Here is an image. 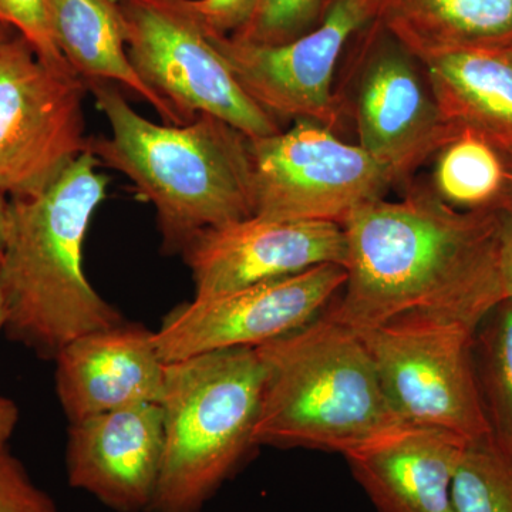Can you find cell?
Returning <instances> with one entry per match:
<instances>
[{
    "mask_svg": "<svg viewBox=\"0 0 512 512\" xmlns=\"http://www.w3.org/2000/svg\"><path fill=\"white\" fill-rule=\"evenodd\" d=\"M262 386L252 348L167 363L163 463L150 512H201L255 447Z\"/></svg>",
    "mask_w": 512,
    "mask_h": 512,
    "instance_id": "obj_5",
    "label": "cell"
},
{
    "mask_svg": "<svg viewBox=\"0 0 512 512\" xmlns=\"http://www.w3.org/2000/svg\"><path fill=\"white\" fill-rule=\"evenodd\" d=\"M379 0H333L316 28L282 45L244 42L208 29L245 93L274 119L335 128L340 101L333 80L355 33L375 22Z\"/></svg>",
    "mask_w": 512,
    "mask_h": 512,
    "instance_id": "obj_10",
    "label": "cell"
},
{
    "mask_svg": "<svg viewBox=\"0 0 512 512\" xmlns=\"http://www.w3.org/2000/svg\"><path fill=\"white\" fill-rule=\"evenodd\" d=\"M332 2H333V0H325V9L328 8L330 3H332Z\"/></svg>",
    "mask_w": 512,
    "mask_h": 512,
    "instance_id": "obj_32",
    "label": "cell"
},
{
    "mask_svg": "<svg viewBox=\"0 0 512 512\" xmlns=\"http://www.w3.org/2000/svg\"><path fill=\"white\" fill-rule=\"evenodd\" d=\"M508 170H510V180H508L507 190H505L503 202H501L500 208L511 207L512 205V157L507 158ZM498 208V210H500Z\"/></svg>",
    "mask_w": 512,
    "mask_h": 512,
    "instance_id": "obj_31",
    "label": "cell"
},
{
    "mask_svg": "<svg viewBox=\"0 0 512 512\" xmlns=\"http://www.w3.org/2000/svg\"><path fill=\"white\" fill-rule=\"evenodd\" d=\"M420 63L448 123L512 157V50H453Z\"/></svg>",
    "mask_w": 512,
    "mask_h": 512,
    "instance_id": "obj_17",
    "label": "cell"
},
{
    "mask_svg": "<svg viewBox=\"0 0 512 512\" xmlns=\"http://www.w3.org/2000/svg\"><path fill=\"white\" fill-rule=\"evenodd\" d=\"M255 349L264 367L255 447L346 457L409 426L384 392L359 333L325 312Z\"/></svg>",
    "mask_w": 512,
    "mask_h": 512,
    "instance_id": "obj_4",
    "label": "cell"
},
{
    "mask_svg": "<svg viewBox=\"0 0 512 512\" xmlns=\"http://www.w3.org/2000/svg\"><path fill=\"white\" fill-rule=\"evenodd\" d=\"M346 269L326 264L301 274L173 309L154 332L165 363L217 350L258 348L308 325L328 309L345 285Z\"/></svg>",
    "mask_w": 512,
    "mask_h": 512,
    "instance_id": "obj_11",
    "label": "cell"
},
{
    "mask_svg": "<svg viewBox=\"0 0 512 512\" xmlns=\"http://www.w3.org/2000/svg\"><path fill=\"white\" fill-rule=\"evenodd\" d=\"M375 22L419 62L512 46V0H379Z\"/></svg>",
    "mask_w": 512,
    "mask_h": 512,
    "instance_id": "obj_18",
    "label": "cell"
},
{
    "mask_svg": "<svg viewBox=\"0 0 512 512\" xmlns=\"http://www.w3.org/2000/svg\"><path fill=\"white\" fill-rule=\"evenodd\" d=\"M348 264L342 295L326 315L355 330L404 316L476 329L505 298L497 211H460L426 185L379 200L343 224Z\"/></svg>",
    "mask_w": 512,
    "mask_h": 512,
    "instance_id": "obj_1",
    "label": "cell"
},
{
    "mask_svg": "<svg viewBox=\"0 0 512 512\" xmlns=\"http://www.w3.org/2000/svg\"><path fill=\"white\" fill-rule=\"evenodd\" d=\"M56 393L69 423L143 403H160L165 366L153 330L123 322L64 346Z\"/></svg>",
    "mask_w": 512,
    "mask_h": 512,
    "instance_id": "obj_15",
    "label": "cell"
},
{
    "mask_svg": "<svg viewBox=\"0 0 512 512\" xmlns=\"http://www.w3.org/2000/svg\"><path fill=\"white\" fill-rule=\"evenodd\" d=\"M497 211L498 265L505 298H512V205Z\"/></svg>",
    "mask_w": 512,
    "mask_h": 512,
    "instance_id": "obj_27",
    "label": "cell"
},
{
    "mask_svg": "<svg viewBox=\"0 0 512 512\" xmlns=\"http://www.w3.org/2000/svg\"><path fill=\"white\" fill-rule=\"evenodd\" d=\"M508 49H511V50H512V46H511V47H508Z\"/></svg>",
    "mask_w": 512,
    "mask_h": 512,
    "instance_id": "obj_33",
    "label": "cell"
},
{
    "mask_svg": "<svg viewBox=\"0 0 512 512\" xmlns=\"http://www.w3.org/2000/svg\"><path fill=\"white\" fill-rule=\"evenodd\" d=\"M0 333H3V308L0 299ZM19 407L9 397L0 394V451L9 448V441L19 423Z\"/></svg>",
    "mask_w": 512,
    "mask_h": 512,
    "instance_id": "obj_28",
    "label": "cell"
},
{
    "mask_svg": "<svg viewBox=\"0 0 512 512\" xmlns=\"http://www.w3.org/2000/svg\"><path fill=\"white\" fill-rule=\"evenodd\" d=\"M0 22L25 37L47 67L57 72L74 73L53 37L49 0H0Z\"/></svg>",
    "mask_w": 512,
    "mask_h": 512,
    "instance_id": "obj_24",
    "label": "cell"
},
{
    "mask_svg": "<svg viewBox=\"0 0 512 512\" xmlns=\"http://www.w3.org/2000/svg\"><path fill=\"white\" fill-rule=\"evenodd\" d=\"M190 268L194 298H210L301 274L315 266L346 268L342 225L249 217L208 228L181 252Z\"/></svg>",
    "mask_w": 512,
    "mask_h": 512,
    "instance_id": "obj_12",
    "label": "cell"
},
{
    "mask_svg": "<svg viewBox=\"0 0 512 512\" xmlns=\"http://www.w3.org/2000/svg\"><path fill=\"white\" fill-rule=\"evenodd\" d=\"M323 13L325 0H255L247 22L231 36L255 45H282L316 28Z\"/></svg>",
    "mask_w": 512,
    "mask_h": 512,
    "instance_id": "obj_23",
    "label": "cell"
},
{
    "mask_svg": "<svg viewBox=\"0 0 512 512\" xmlns=\"http://www.w3.org/2000/svg\"><path fill=\"white\" fill-rule=\"evenodd\" d=\"M15 33H13V29L10 28L6 23L0 22V55H2L3 49H5L6 45L10 42V40L15 37Z\"/></svg>",
    "mask_w": 512,
    "mask_h": 512,
    "instance_id": "obj_30",
    "label": "cell"
},
{
    "mask_svg": "<svg viewBox=\"0 0 512 512\" xmlns=\"http://www.w3.org/2000/svg\"><path fill=\"white\" fill-rule=\"evenodd\" d=\"M359 335L404 423L448 431L468 443L491 437L474 357L476 329L412 315Z\"/></svg>",
    "mask_w": 512,
    "mask_h": 512,
    "instance_id": "obj_6",
    "label": "cell"
},
{
    "mask_svg": "<svg viewBox=\"0 0 512 512\" xmlns=\"http://www.w3.org/2000/svg\"><path fill=\"white\" fill-rule=\"evenodd\" d=\"M92 153L73 161L45 191L10 198L0 264L3 335L43 359L87 333L126 322L83 269V247L107 177Z\"/></svg>",
    "mask_w": 512,
    "mask_h": 512,
    "instance_id": "obj_2",
    "label": "cell"
},
{
    "mask_svg": "<svg viewBox=\"0 0 512 512\" xmlns=\"http://www.w3.org/2000/svg\"><path fill=\"white\" fill-rule=\"evenodd\" d=\"M355 117L359 146L396 184L409 181L460 131L441 113L419 60L392 37L363 66Z\"/></svg>",
    "mask_w": 512,
    "mask_h": 512,
    "instance_id": "obj_13",
    "label": "cell"
},
{
    "mask_svg": "<svg viewBox=\"0 0 512 512\" xmlns=\"http://www.w3.org/2000/svg\"><path fill=\"white\" fill-rule=\"evenodd\" d=\"M204 25L214 32H237L247 22L255 0H191Z\"/></svg>",
    "mask_w": 512,
    "mask_h": 512,
    "instance_id": "obj_26",
    "label": "cell"
},
{
    "mask_svg": "<svg viewBox=\"0 0 512 512\" xmlns=\"http://www.w3.org/2000/svg\"><path fill=\"white\" fill-rule=\"evenodd\" d=\"M0 512H63L9 448L0 451Z\"/></svg>",
    "mask_w": 512,
    "mask_h": 512,
    "instance_id": "obj_25",
    "label": "cell"
},
{
    "mask_svg": "<svg viewBox=\"0 0 512 512\" xmlns=\"http://www.w3.org/2000/svg\"><path fill=\"white\" fill-rule=\"evenodd\" d=\"M468 441L444 430L404 426L346 456L379 512H453L451 487Z\"/></svg>",
    "mask_w": 512,
    "mask_h": 512,
    "instance_id": "obj_16",
    "label": "cell"
},
{
    "mask_svg": "<svg viewBox=\"0 0 512 512\" xmlns=\"http://www.w3.org/2000/svg\"><path fill=\"white\" fill-rule=\"evenodd\" d=\"M474 357L491 437L512 451V298L498 303L478 326Z\"/></svg>",
    "mask_w": 512,
    "mask_h": 512,
    "instance_id": "obj_21",
    "label": "cell"
},
{
    "mask_svg": "<svg viewBox=\"0 0 512 512\" xmlns=\"http://www.w3.org/2000/svg\"><path fill=\"white\" fill-rule=\"evenodd\" d=\"M453 512H512V451L493 437L470 441L451 487Z\"/></svg>",
    "mask_w": 512,
    "mask_h": 512,
    "instance_id": "obj_22",
    "label": "cell"
},
{
    "mask_svg": "<svg viewBox=\"0 0 512 512\" xmlns=\"http://www.w3.org/2000/svg\"><path fill=\"white\" fill-rule=\"evenodd\" d=\"M49 6L56 45L84 83L101 80L127 87L150 104L163 123L187 124L134 69L117 0H49Z\"/></svg>",
    "mask_w": 512,
    "mask_h": 512,
    "instance_id": "obj_19",
    "label": "cell"
},
{
    "mask_svg": "<svg viewBox=\"0 0 512 512\" xmlns=\"http://www.w3.org/2000/svg\"><path fill=\"white\" fill-rule=\"evenodd\" d=\"M8 195L0 191V264L5 254L6 238H8L9 200Z\"/></svg>",
    "mask_w": 512,
    "mask_h": 512,
    "instance_id": "obj_29",
    "label": "cell"
},
{
    "mask_svg": "<svg viewBox=\"0 0 512 512\" xmlns=\"http://www.w3.org/2000/svg\"><path fill=\"white\" fill-rule=\"evenodd\" d=\"M119 5L134 69L185 123L207 113L249 138L282 131L235 79L191 0H120Z\"/></svg>",
    "mask_w": 512,
    "mask_h": 512,
    "instance_id": "obj_7",
    "label": "cell"
},
{
    "mask_svg": "<svg viewBox=\"0 0 512 512\" xmlns=\"http://www.w3.org/2000/svg\"><path fill=\"white\" fill-rule=\"evenodd\" d=\"M431 190L460 211H495L503 202L510 170L501 151L467 128L436 154Z\"/></svg>",
    "mask_w": 512,
    "mask_h": 512,
    "instance_id": "obj_20",
    "label": "cell"
},
{
    "mask_svg": "<svg viewBox=\"0 0 512 512\" xmlns=\"http://www.w3.org/2000/svg\"><path fill=\"white\" fill-rule=\"evenodd\" d=\"M164 451L160 403L73 421L66 443L69 484L117 512H150Z\"/></svg>",
    "mask_w": 512,
    "mask_h": 512,
    "instance_id": "obj_14",
    "label": "cell"
},
{
    "mask_svg": "<svg viewBox=\"0 0 512 512\" xmlns=\"http://www.w3.org/2000/svg\"><path fill=\"white\" fill-rule=\"evenodd\" d=\"M254 217L342 225L360 208L383 200L393 175L359 144L332 128L295 121L274 136L249 138Z\"/></svg>",
    "mask_w": 512,
    "mask_h": 512,
    "instance_id": "obj_8",
    "label": "cell"
},
{
    "mask_svg": "<svg viewBox=\"0 0 512 512\" xmlns=\"http://www.w3.org/2000/svg\"><path fill=\"white\" fill-rule=\"evenodd\" d=\"M86 83L50 69L25 37L16 35L0 55V191L35 197L73 161L90 153Z\"/></svg>",
    "mask_w": 512,
    "mask_h": 512,
    "instance_id": "obj_9",
    "label": "cell"
},
{
    "mask_svg": "<svg viewBox=\"0 0 512 512\" xmlns=\"http://www.w3.org/2000/svg\"><path fill=\"white\" fill-rule=\"evenodd\" d=\"M87 90L106 116L109 137L90 138V153L126 175L156 210L167 254L208 228L254 217L249 137L211 114L187 124H157L128 103L120 86L93 80Z\"/></svg>",
    "mask_w": 512,
    "mask_h": 512,
    "instance_id": "obj_3",
    "label": "cell"
}]
</instances>
